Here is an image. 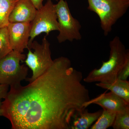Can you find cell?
Instances as JSON below:
<instances>
[{
    "mask_svg": "<svg viewBox=\"0 0 129 129\" xmlns=\"http://www.w3.org/2000/svg\"><path fill=\"white\" fill-rule=\"evenodd\" d=\"M83 79L68 58H56L27 85L10 87L2 102L3 116L13 129H70L75 113L90 100Z\"/></svg>",
    "mask_w": 129,
    "mask_h": 129,
    "instance_id": "obj_1",
    "label": "cell"
},
{
    "mask_svg": "<svg viewBox=\"0 0 129 129\" xmlns=\"http://www.w3.org/2000/svg\"><path fill=\"white\" fill-rule=\"evenodd\" d=\"M110 55L107 61H103L101 67L89 73L83 81L86 83H113L117 79L118 73L129 57V51L125 48L120 38L115 36L109 42Z\"/></svg>",
    "mask_w": 129,
    "mask_h": 129,
    "instance_id": "obj_2",
    "label": "cell"
},
{
    "mask_svg": "<svg viewBox=\"0 0 129 129\" xmlns=\"http://www.w3.org/2000/svg\"><path fill=\"white\" fill-rule=\"evenodd\" d=\"M87 1V8L98 16L105 36L111 32L113 25L125 14L129 7V0Z\"/></svg>",
    "mask_w": 129,
    "mask_h": 129,
    "instance_id": "obj_3",
    "label": "cell"
},
{
    "mask_svg": "<svg viewBox=\"0 0 129 129\" xmlns=\"http://www.w3.org/2000/svg\"><path fill=\"white\" fill-rule=\"evenodd\" d=\"M25 58L24 54L12 50L0 60V84L14 87L27 79L28 68L20 63Z\"/></svg>",
    "mask_w": 129,
    "mask_h": 129,
    "instance_id": "obj_4",
    "label": "cell"
},
{
    "mask_svg": "<svg viewBox=\"0 0 129 129\" xmlns=\"http://www.w3.org/2000/svg\"><path fill=\"white\" fill-rule=\"evenodd\" d=\"M46 36L44 37L41 44L33 41L28 46L27 57L23 62L32 71V77L26 79L29 82L42 74L53 63L50 44L46 39Z\"/></svg>",
    "mask_w": 129,
    "mask_h": 129,
    "instance_id": "obj_5",
    "label": "cell"
},
{
    "mask_svg": "<svg viewBox=\"0 0 129 129\" xmlns=\"http://www.w3.org/2000/svg\"><path fill=\"white\" fill-rule=\"evenodd\" d=\"M54 6L59 27V34L57 37L58 42L81 40V25L79 21L72 16L67 1L59 0Z\"/></svg>",
    "mask_w": 129,
    "mask_h": 129,
    "instance_id": "obj_6",
    "label": "cell"
},
{
    "mask_svg": "<svg viewBox=\"0 0 129 129\" xmlns=\"http://www.w3.org/2000/svg\"><path fill=\"white\" fill-rule=\"evenodd\" d=\"M58 22L54 4L48 0L41 8L37 10L34 18L30 22V38L28 46L35 38L42 33L48 36L51 32L58 31Z\"/></svg>",
    "mask_w": 129,
    "mask_h": 129,
    "instance_id": "obj_7",
    "label": "cell"
},
{
    "mask_svg": "<svg viewBox=\"0 0 129 129\" xmlns=\"http://www.w3.org/2000/svg\"><path fill=\"white\" fill-rule=\"evenodd\" d=\"M7 27L12 50L22 53L24 49L28 48L30 22L9 23Z\"/></svg>",
    "mask_w": 129,
    "mask_h": 129,
    "instance_id": "obj_8",
    "label": "cell"
},
{
    "mask_svg": "<svg viewBox=\"0 0 129 129\" xmlns=\"http://www.w3.org/2000/svg\"><path fill=\"white\" fill-rule=\"evenodd\" d=\"M37 11L29 0H18L9 16V23L31 22Z\"/></svg>",
    "mask_w": 129,
    "mask_h": 129,
    "instance_id": "obj_9",
    "label": "cell"
},
{
    "mask_svg": "<svg viewBox=\"0 0 129 129\" xmlns=\"http://www.w3.org/2000/svg\"><path fill=\"white\" fill-rule=\"evenodd\" d=\"M92 104L99 105L103 109L116 112L129 107V103L111 91L90 99L88 103L89 106Z\"/></svg>",
    "mask_w": 129,
    "mask_h": 129,
    "instance_id": "obj_10",
    "label": "cell"
},
{
    "mask_svg": "<svg viewBox=\"0 0 129 129\" xmlns=\"http://www.w3.org/2000/svg\"><path fill=\"white\" fill-rule=\"evenodd\" d=\"M103 110L89 112L86 108L76 112L72 118L70 129H88L101 115Z\"/></svg>",
    "mask_w": 129,
    "mask_h": 129,
    "instance_id": "obj_11",
    "label": "cell"
},
{
    "mask_svg": "<svg viewBox=\"0 0 129 129\" xmlns=\"http://www.w3.org/2000/svg\"><path fill=\"white\" fill-rule=\"evenodd\" d=\"M96 85L103 89H106L121 98L129 103V81L117 79L111 84L97 83Z\"/></svg>",
    "mask_w": 129,
    "mask_h": 129,
    "instance_id": "obj_12",
    "label": "cell"
},
{
    "mask_svg": "<svg viewBox=\"0 0 129 129\" xmlns=\"http://www.w3.org/2000/svg\"><path fill=\"white\" fill-rule=\"evenodd\" d=\"M18 0H0V29L7 27L9 17Z\"/></svg>",
    "mask_w": 129,
    "mask_h": 129,
    "instance_id": "obj_13",
    "label": "cell"
},
{
    "mask_svg": "<svg viewBox=\"0 0 129 129\" xmlns=\"http://www.w3.org/2000/svg\"><path fill=\"white\" fill-rule=\"evenodd\" d=\"M117 112L103 109L101 115L94 124L90 127L91 129H106L112 127Z\"/></svg>",
    "mask_w": 129,
    "mask_h": 129,
    "instance_id": "obj_14",
    "label": "cell"
},
{
    "mask_svg": "<svg viewBox=\"0 0 129 129\" xmlns=\"http://www.w3.org/2000/svg\"><path fill=\"white\" fill-rule=\"evenodd\" d=\"M112 127L114 129H129V107L117 112Z\"/></svg>",
    "mask_w": 129,
    "mask_h": 129,
    "instance_id": "obj_15",
    "label": "cell"
},
{
    "mask_svg": "<svg viewBox=\"0 0 129 129\" xmlns=\"http://www.w3.org/2000/svg\"><path fill=\"white\" fill-rule=\"evenodd\" d=\"M12 50L8 37L7 27L0 29V60Z\"/></svg>",
    "mask_w": 129,
    "mask_h": 129,
    "instance_id": "obj_16",
    "label": "cell"
},
{
    "mask_svg": "<svg viewBox=\"0 0 129 129\" xmlns=\"http://www.w3.org/2000/svg\"><path fill=\"white\" fill-rule=\"evenodd\" d=\"M129 76V57L122 69L120 70L117 75V79L122 80H127Z\"/></svg>",
    "mask_w": 129,
    "mask_h": 129,
    "instance_id": "obj_17",
    "label": "cell"
},
{
    "mask_svg": "<svg viewBox=\"0 0 129 129\" xmlns=\"http://www.w3.org/2000/svg\"><path fill=\"white\" fill-rule=\"evenodd\" d=\"M9 86L0 84V100L5 99L8 91Z\"/></svg>",
    "mask_w": 129,
    "mask_h": 129,
    "instance_id": "obj_18",
    "label": "cell"
},
{
    "mask_svg": "<svg viewBox=\"0 0 129 129\" xmlns=\"http://www.w3.org/2000/svg\"><path fill=\"white\" fill-rule=\"evenodd\" d=\"M29 1L32 2L35 8L37 10L40 9L44 6L43 5V2L44 0H29Z\"/></svg>",
    "mask_w": 129,
    "mask_h": 129,
    "instance_id": "obj_19",
    "label": "cell"
},
{
    "mask_svg": "<svg viewBox=\"0 0 129 129\" xmlns=\"http://www.w3.org/2000/svg\"><path fill=\"white\" fill-rule=\"evenodd\" d=\"M0 100V116H3V111L2 109V102Z\"/></svg>",
    "mask_w": 129,
    "mask_h": 129,
    "instance_id": "obj_20",
    "label": "cell"
}]
</instances>
